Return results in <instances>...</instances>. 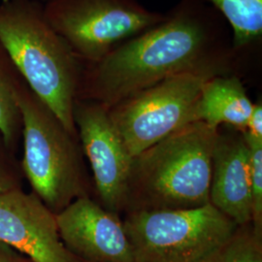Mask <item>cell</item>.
I'll return each mask as SVG.
<instances>
[{"instance_id":"13","label":"cell","mask_w":262,"mask_h":262,"mask_svg":"<svg viewBox=\"0 0 262 262\" xmlns=\"http://www.w3.org/2000/svg\"><path fill=\"white\" fill-rule=\"evenodd\" d=\"M214 7L228 24L233 50L241 62L260 54L262 0H200Z\"/></svg>"},{"instance_id":"8","label":"cell","mask_w":262,"mask_h":262,"mask_svg":"<svg viewBox=\"0 0 262 262\" xmlns=\"http://www.w3.org/2000/svg\"><path fill=\"white\" fill-rule=\"evenodd\" d=\"M74 122L102 206L120 215L125 210L133 158L103 104L76 99Z\"/></svg>"},{"instance_id":"11","label":"cell","mask_w":262,"mask_h":262,"mask_svg":"<svg viewBox=\"0 0 262 262\" xmlns=\"http://www.w3.org/2000/svg\"><path fill=\"white\" fill-rule=\"evenodd\" d=\"M240 133H219L212 158L210 204L238 226L252 224L251 157Z\"/></svg>"},{"instance_id":"15","label":"cell","mask_w":262,"mask_h":262,"mask_svg":"<svg viewBox=\"0 0 262 262\" xmlns=\"http://www.w3.org/2000/svg\"><path fill=\"white\" fill-rule=\"evenodd\" d=\"M205 262H262V235L255 233L252 224L239 226Z\"/></svg>"},{"instance_id":"16","label":"cell","mask_w":262,"mask_h":262,"mask_svg":"<svg viewBox=\"0 0 262 262\" xmlns=\"http://www.w3.org/2000/svg\"><path fill=\"white\" fill-rule=\"evenodd\" d=\"M251 157V198L252 226L255 233L262 235V140L242 131Z\"/></svg>"},{"instance_id":"3","label":"cell","mask_w":262,"mask_h":262,"mask_svg":"<svg viewBox=\"0 0 262 262\" xmlns=\"http://www.w3.org/2000/svg\"><path fill=\"white\" fill-rule=\"evenodd\" d=\"M220 128L188 123L133 158L125 213L210 204L212 158Z\"/></svg>"},{"instance_id":"7","label":"cell","mask_w":262,"mask_h":262,"mask_svg":"<svg viewBox=\"0 0 262 262\" xmlns=\"http://www.w3.org/2000/svg\"><path fill=\"white\" fill-rule=\"evenodd\" d=\"M210 78L199 73L172 76L108 108L113 124L132 158L196 122L197 102Z\"/></svg>"},{"instance_id":"19","label":"cell","mask_w":262,"mask_h":262,"mask_svg":"<svg viewBox=\"0 0 262 262\" xmlns=\"http://www.w3.org/2000/svg\"><path fill=\"white\" fill-rule=\"evenodd\" d=\"M13 188H16L14 179L12 178L6 168L2 164H0V192L8 191Z\"/></svg>"},{"instance_id":"14","label":"cell","mask_w":262,"mask_h":262,"mask_svg":"<svg viewBox=\"0 0 262 262\" xmlns=\"http://www.w3.org/2000/svg\"><path fill=\"white\" fill-rule=\"evenodd\" d=\"M25 83L9 53L0 41V133L12 145L21 126L18 91Z\"/></svg>"},{"instance_id":"4","label":"cell","mask_w":262,"mask_h":262,"mask_svg":"<svg viewBox=\"0 0 262 262\" xmlns=\"http://www.w3.org/2000/svg\"><path fill=\"white\" fill-rule=\"evenodd\" d=\"M23 135V169L41 201L55 214L88 195L75 137L26 83L18 91Z\"/></svg>"},{"instance_id":"5","label":"cell","mask_w":262,"mask_h":262,"mask_svg":"<svg viewBox=\"0 0 262 262\" xmlns=\"http://www.w3.org/2000/svg\"><path fill=\"white\" fill-rule=\"evenodd\" d=\"M122 223L133 262H205L239 227L212 204L134 211Z\"/></svg>"},{"instance_id":"10","label":"cell","mask_w":262,"mask_h":262,"mask_svg":"<svg viewBox=\"0 0 262 262\" xmlns=\"http://www.w3.org/2000/svg\"><path fill=\"white\" fill-rule=\"evenodd\" d=\"M61 241L79 260L133 262L130 242L120 216L89 195L79 197L56 214Z\"/></svg>"},{"instance_id":"18","label":"cell","mask_w":262,"mask_h":262,"mask_svg":"<svg viewBox=\"0 0 262 262\" xmlns=\"http://www.w3.org/2000/svg\"><path fill=\"white\" fill-rule=\"evenodd\" d=\"M0 262H25L19 252L0 242Z\"/></svg>"},{"instance_id":"6","label":"cell","mask_w":262,"mask_h":262,"mask_svg":"<svg viewBox=\"0 0 262 262\" xmlns=\"http://www.w3.org/2000/svg\"><path fill=\"white\" fill-rule=\"evenodd\" d=\"M43 10L49 24L84 63L100 60L165 18L137 0H45Z\"/></svg>"},{"instance_id":"1","label":"cell","mask_w":262,"mask_h":262,"mask_svg":"<svg viewBox=\"0 0 262 262\" xmlns=\"http://www.w3.org/2000/svg\"><path fill=\"white\" fill-rule=\"evenodd\" d=\"M242 66L225 18L200 0H180L159 25L84 63L77 99L110 108L172 76H238Z\"/></svg>"},{"instance_id":"9","label":"cell","mask_w":262,"mask_h":262,"mask_svg":"<svg viewBox=\"0 0 262 262\" xmlns=\"http://www.w3.org/2000/svg\"><path fill=\"white\" fill-rule=\"evenodd\" d=\"M0 242L32 262H80L61 241L56 214L17 187L0 192Z\"/></svg>"},{"instance_id":"17","label":"cell","mask_w":262,"mask_h":262,"mask_svg":"<svg viewBox=\"0 0 262 262\" xmlns=\"http://www.w3.org/2000/svg\"><path fill=\"white\" fill-rule=\"evenodd\" d=\"M245 132L253 138L262 140V103L258 101L253 103L252 115L247 123Z\"/></svg>"},{"instance_id":"20","label":"cell","mask_w":262,"mask_h":262,"mask_svg":"<svg viewBox=\"0 0 262 262\" xmlns=\"http://www.w3.org/2000/svg\"><path fill=\"white\" fill-rule=\"evenodd\" d=\"M40 1H45V0H40Z\"/></svg>"},{"instance_id":"2","label":"cell","mask_w":262,"mask_h":262,"mask_svg":"<svg viewBox=\"0 0 262 262\" xmlns=\"http://www.w3.org/2000/svg\"><path fill=\"white\" fill-rule=\"evenodd\" d=\"M0 41L31 92L76 137L84 62L49 24L40 0L0 1Z\"/></svg>"},{"instance_id":"12","label":"cell","mask_w":262,"mask_h":262,"mask_svg":"<svg viewBox=\"0 0 262 262\" xmlns=\"http://www.w3.org/2000/svg\"><path fill=\"white\" fill-rule=\"evenodd\" d=\"M253 109V103L239 76H215L202 86L195 120L215 128L228 125L243 131Z\"/></svg>"}]
</instances>
